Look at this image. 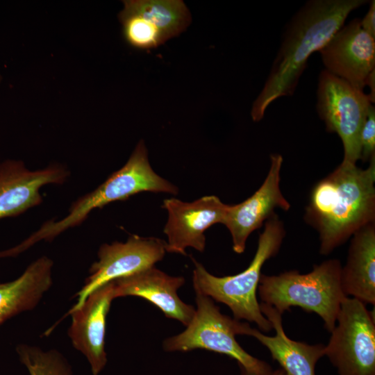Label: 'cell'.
Returning <instances> with one entry per match:
<instances>
[{"label": "cell", "instance_id": "obj_1", "mask_svg": "<svg viewBox=\"0 0 375 375\" xmlns=\"http://www.w3.org/2000/svg\"><path fill=\"white\" fill-rule=\"evenodd\" d=\"M366 0H310L293 16L285 30L269 76L253 103L254 122L264 117L276 99L292 96L310 56L339 31L351 11Z\"/></svg>", "mask_w": 375, "mask_h": 375}, {"label": "cell", "instance_id": "obj_2", "mask_svg": "<svg viewBox=\"0 0 375 375\" xmlns=\"http://www.w3.org/2000/svg\"><path fill=\"white\" fill-rule=\"evenodd\" d=\"M366 169L340 163L312 188L304 219L319 233L326 256L375 222V156Z\"/></svg>", "mask_w": 375, "mask_h": 375}, {"label": "cell", "instance_id": "obj_3", "mask_svg": "<svg viewBox=\"0 0 375 375\" xmlns=\"http://www.w3.org/2000/svg\"><path fill=\"white\" fill-rule=\"evenodd\" d=\"M143 192L176 195L178 189L154 172L144 142L141 140L126 163L94 190L73 203L64 218L45 222L21 243L8 249L7 253L9 256L15 257L41 240L51 241L66 230L81 224L93 210Z\"/></svg>", "mask_w": 375, "mask_h": 375}, {"label": "cell", "instance_id": "obj_4", "mask_svg": "<svg viewBox=\"0 0 375 375\" xmlns=\"http://www.w3.org/2000/svg\"><path fill=\"white\" fill-rule=\"evenodd\" d=\"M285 235L283 223L275 212L265 222L251 263L247 269L235 275L214 276L202 264L193 260L192 283L195 293L226 305L234 319L253 322L263 332L270 331L272 324L260 310L256 290L264 263L278 253Z\"/></svg>", "mask_w": 375, "mask_h": 375}, {"label": "cell", "instance_id": "obj_5", "mask_svg": "<svg viewBox=\"0 0 375 375\" xmlns=\"http://www.w3.org/2000/svg\"><path fill=\"white\" fill-rule=\"evenodd\" d=\"M341 271L340 261L329 259L315 265L307 274L297 270L272 276L262 274L258 294L261 302L273 306L282 315L293 306L317 314L324 328L331 333L341 303L348 297L342 288Z\"/></svg>", "mask_w": 375, "mask_h": 375}, {"label": "cell", "instance_id": "obj_6", "mask_svg": "<svg viewBox=\"0 0 375 375\" xmlns=\"http://www.w3.org/2000/svg\"><path fill=\"white\" fill-rule=\"evenodd\" d=\"M215 301L196 292L195 313L186 328L179 334L166 338L162 343L166 351H189L205 349L235 359L247 371L259 375L273 369L266 362L248 353L237 342L240 335V320L222 314Z\"/></svg>", "mask_w": 375, "mask_h": 375}, {"label": "cell", "instance_id": "obj_7", "mask_svg": "<svg viewBox=\"0 0 375 375\" xmlns=\"http://www.w3.org/2000/svg\"><path fill=\"white\" fill-rule=\"evenodd\" d=\"M372 105L368 94L322 70L317 90V111L326 131L337 133L344 149L342 163L356 165L360 158V135Z\"/></svg>", "mask_w": 375, "mask_h": 375}, {"label": "cell", "instance_id": "obj_8", "mask_svg": "<svg viewBox=\"0 0 375 375\" xmlns=\"http://www.w3.org/2000/svg\"><path fill=\"white\" fill-rule=\"evenodd\" d=\"M325 356L338 375H375L374 315L365 304L346 297L337 317Z\"/></svg>", "mask_w": 375, "mask_h": 375}, {"label": "cell", "instance_id": "obj_9", "mask_svg": "<svg viewBox=\"0 0 375 375\" xmlns=\"http://www.w3.org/2000/svg\"><path fill=\"white\" fill-rule=\"evenodd\" d=\"M165 253L166 242L155 237L132 235L125 242L103 244L98 251V260L91 265L90 275L76 295V303L71 310L81 306L99 287L155 266Z\"/></svg>", "mask_w": 375, "mask_h": 375}, {"label": "cell", "instance_id": "obj_10", "mask_svg": "<svg viewBox=\"0 0 375 375\" xmlns=\"http://www.w3.org/2000/svg\"><path fill=\"white\" fill-rule=\"evenodd\" d=\"M228 206L215 195L192 202L174 197L165 199L162 208L168 213L163 229L167 237L166 252L185 255L188 247L203 252L206 231L213 224H222Z\"/></svg>", "mask_w": 375, "mask_h": 375}, {"label": "cell", "instance_id": "obj_11", "mask_svg": "<svg viewBox=\"0 0 375 375\" xmlns=\"http://www.w3.org/2000/svg\"><path fill=\"white\" fill-rule=\"evenodd\" d=\"M283 160L281 154H271L270 167L261 186L244 201L228 205L222 224L231 233L235 253L244 251L250 234L260 228L275 213L276 208L285 211L290 208L280 188Z\"/></svg>", "mask_w": 375, "mask_h": 375}, {"label": "cell", "instance_id": "obj_12", "mask_svg": "<svg viewBox=\"0 0 375 375\" xmlns=\"http://www.w3.org/2000/svg\"><path fill=\"white\" fill-rule=\"evenodd\" d=\"M319 51L325 70L361 90L375 69V38L358 18L343 25Z\"/></svg>", "mask_w": 375, "mask_h": 375}, {"label": "cell", "instance_id": "obj_13", "mask_svg": "<svg viewBox=\"0 0 375 375\" xmlns=\"http://www.w3.org/2000/svg\"><path fill=\"white\" fill-rule=\"evenodd\" d=\"M115 298L112 281L91 292L81 306L70 310L68 331L74 347L88 360L93 375H98L107 362L105 351L106 317Z\"/></svg>", "mask_w": 375, "mask_h": 375}, {"label": "cell", "instance_id": "obj_14", "mask_svg": "<svg viewBox=\"0 0 375 375\" xmlns=\"http://www.w3.org/2000/svg\"><path fill=\"white\" fill-rule=\"evenodd\" d=\"M69 175L59 164L30 170L20 160H6L0 164V219L15 217L42 202L41 188L62 184Z\"/></svg>", "mask_w": 375, "mask_h": 375}, {"label": "cell", "instance_id": "obj_15", "mask_svg": "<svg viewBox=\"0 0 375 375\" xmlns=\"http://www.w3.org/2000/svg\"><path fill=\"white\" fill-rule=\"evenodd\" d=\"M112 282L115 298L142 297L158 307L165 317L176 319L185 326L194 317L195 308L183 302L178 295V290L185 283L183 276H170L153 266Z\"/></svg>", "mask_w": 375, "mask_h": 375}, {"label": "cell", "instance_id": "obj_16", "mask_svg": "<svg viewBox=\"0 0 375 375\" xmlns=\"http://www.w3.org/2000/svg\"><path fill=\"white\" fill-rule=\"evenodd\" d=\"M262 313L275 330L274 336L266 335L248 323L242 322L240 335L252 336L264 345L287 375H315L318 360L325 356L323 344H308L288 338L283 329L282 314L275 308L260 303Z\"/></svg>", "mask_w": 375, "mask_h": 375}, {"label": "cell", "instance_id": "obj_17", "mask_svg": "<svg viewBox=\"0 0 375 375\" xmlns=\"http://www.w3.org/2000/svg\"><path fill=\"white\" fill-rule=\"evenodd\" d=\"M344 294L364 304L375 305V222L351 237L346 265L342 267Z\"/></svg>", "mask_w": 375, "mask_h": 375}, {"label": "cell", "instance_id": "obj_18", "mask_svg": "<svg viewBox=\"0 0 375 375\" xmlns=\"http://www.w3.org/2000/svg\"><path fill=\"white\" fill-rule=\"evenodd\" d=\"M53 265L51 259L42 256L15 280L0 283V325L35 308L52 285Z\"/></svg>", "mask_w": 375, "mask_h": 375}, {"label": "cell", "instance_id": "obj_19", "mask_svg": "<svg viewBox=\"0 0 375 375\" xmlns=\"http://www.w3.org/2000/svg\"><path fill=\"white\" fill-rule=\"evenodd\" d=\"M124 8L142 17L158 28L167 40L178 35L191 22L188 8L181 0H127Z\"/></svg>", "mask_w": 375, "mask_h": 375}, {"label": "cell", "instance_id": "obj_20", "mask_svg": "<svg viewBox=\"0 0 375 375\" xmlns=\"http://www.w3.org/2000/svg\"><path fill=\"white\" fill-rule=\"evenodd\" d=\"M122 35L132 48L147 50L156 48L167 41L163 33L138 13L124 8L118 15Z\"/></svg>", "mask_w": 375, "mask_h": 375}, {"label": "cell", "instance_id": "obj_21", "mask_svg": "<svg viewBox=\"0 0 375 375\" xmlns=\"http://www.w3.org/2000/svg\"><path fill=\"white\" fill-rule=\"evenodd\" d=\"M17 352L30 375H72V369L64 356L55 349L44 351L26 344H19Z\"/></svg>", "mask_w": 375, "mask_h": 375}, {"label": "cell", "instance_id": "obj_22", "mask_svg": "<svg viewBox=\"0 0 375 375\" xmlns=\"http://www.w3.org/2000/svg\"><path fill=\"white\" fill-rule=\"evenodd\" d=\"M360 158L369 161L375 156V108L372 105L362 125L360 135Z\"/></svg>", "mask_w": 375, "mask_h": 375}, {"label": "cell", "instance_id": "obj_23", "mask_svg": "<svg viewBox=\"0 0 375 375\" xmlns=\"http://www.w3.org/2000/svg\"><path fill=\"white\" fill-rule=\"evenodd\" d=\"M375 1L370 2L369 8L363 17L360 19V25L363 30L375 38Z\"/></svg>", "mask_w": 375, "mask_h": 375}, {"label": "cell", "instance_id": "obj_24", "mask_svg": "<svg viewBox=\"0 0 375 375\" xmlns=\"http://www.w3.org/2000/svg\"><path fill=\"white\" fill-rule=\"evenodd\" d=\"M365 86H369L370 93L368 94L372 103L375 101V69H374L367 76L365 81Z\"/></svg>", "mask_w": 375, "mask_h": 375}, {"label": "cell", "instance_id": "obj_25", "mask_svg": "<svg viewBox=\"0 0 375 375\" xmlns=\"http://www.w3.org/2000/svg\"><path fill=\"white\" fill-rule=\"evenodd\" d=\"M239 367H240V375H259V374H257L256 373L247 371L244 367H241L240 365H239ZM265 375H287V374L281 368H279V369H275V370H272L270 373H269L267 374H265Z\"/></svg>", "mask_w": 375, "mask_h": 375}, {"label": "cell", "instance_id": "obj_26", "mask_svg": "<svg viewBox=\"0 0 375 375\" xmlns=\"http://www.w3.org/2000/svg\"><path fill=\"white\" fill-rule=\"evenodd\" d=\"M0 81H1V76H0Z\"/></svg>", "mask_w": 375, "mask_h": 375}]
</instances>
